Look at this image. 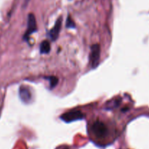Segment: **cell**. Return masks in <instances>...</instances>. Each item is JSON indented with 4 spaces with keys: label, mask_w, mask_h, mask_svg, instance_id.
I'll list each match as a JSON object with an SVG mask.
<instances>
[{
    "label": "cell",
    "mask_w": 149,
    "mask_h": 149,
    "mask_svg": "<svg viewBox=\"0 0 149 149\" xmlns=\"http://www.w3.org/2000/svg\"><path fill=\"white\" fill-rule=\"evenodd\" d=\"M91 131L93 134L98 138H104L109 133L108 128L103 122L97 121L91 126Z\"/></svg>",
    "instance_id": "cell-1"
},
{
    "label": "cell",
    "mask_w": 149,
    "mask_h": 149,
    "mask_svg": "<svg viewBox=\"0 0 149 149\" xmlns=\"http://www.w3.org/2000/svg\"><path fill=\"white\" fill-rule=\"evenodd\" d=\"M101 49L99 44H94L91 47V52L89 54V63L91 69H95L99 65L100 59Z\"/></svg>",
    "instance_id": "cell-2"
},
{
    "label": "cell",
    "mask_w": 149,
    "mask_h": 149,
    "mask_svg": "<svg viewBox=\"0 0 149 149\" xmlns=\"http://www.w3.org/2000/svg\"><path fill=\"white\" fill-rule=\"evenodd\" d=\"M60 118L66 123H71L84 119V114L80 110H72L64 113L60 116Z\"/></svg>",
    "instance_id": "cell-3"
},
{
    "label": "cell",
    "mask_w": 149,
    "mask_h": 149,
    "mask_svg": "<svg viewBox=\"0 0 149 149\" xmlns=\"http://www.w3.org/2000/svg\"><path fill=\"white\" fill-rule=\"evenodd\" d=\"M37 23H36V18L34 14L30 13L28 15V19H27V29L26 31L24 36V39L25 40H28L30 35L37 31Z\"/></svg>",
    "instance_id": "cell-4"
},
{
    "label": "cell",
    "mask_w": 149,
    "mask_h": 149,
    "mask_svg": "<svg viewBox=\"0 0 149 149\" xmlns=\"http://www.w3.org/2000/svg\"><path fill=\"white\" fill-rule=\"evenodd\" d=\"M19 97L23 102L26 104L31 102L32 101V94L29 87L24 85L21 86L19 88Z\"/></svg>",
    "instance_id": "cell-5"
},
{
    "label": "cell",
    "mask_w": 149,
    "mask_h": 149,
    "mask_svg": "<svg viewBox=\"0 0 149 149\" xmlns=\"http://www.w3.org/2000/svg\"><path fill=\"white\" fill-rule=\"evenodd\" d=\"M61 21H62V18H61V17H60V18L56 21L54 26L53 27V28L50 30L49 32H48V37H49V38L52 41L56 40L57 38L58 37L59 32L60 31H61Z\"/></svg>",
    "instance_id": "cell-6"
},
{
    "label": "cell",
    "mask_w": 149,
    "mask_h": 149,
    "mask_svg": "<svg viewBox=\"0 0 149 149\" xmlns=\"http://www.w3.org/2000/svg\"><path fill=\"white\" fill-rule=\"evenodd\" d=\"M51 51V44L49 41L44 40L40 45V52L41 54H47Z\"/></svg>",
    "instance_id": "cell-7"
},
{
    "label": "cell",
    "mask_w": 149,
    "mask_h": 149,
    "mask_svg": "<svg viewBox=\"0 0 149 149\" xmlns=\"http://www.w3.org/2000/svg\"><path fill=\"white\" fill-rule=\"evenodd\" d=\"M47 79L49 80V86L51 88H54V87L56 86V84H58V78H56L55 76H51L48 77V78H46Z\"/></svg>",
    "instance_id": "cell-8"
},
{
    "label": "cell",
    "mask_w": 149,
    "mask_h": 149,
    "mask_svg": "<svg viewBox=\"0 0 149 149\" xmlns=\"http://www.w3.org/2000/svg\"><path fill=\"white\" fill-rule=\"evenodd\" d=\"M66 26L67 28H74L75 27V24H74V21H72V19L71 18V17L69 15L67 17V23H66Z\"/></svg>",
    "instance_id": "cell-9"
},
{
    "label": "cell",
    "mask_w": 149,
    "mask_h": 149,
    "mask_svg": "<svg viewBox=\"0 0 149 149\" xmlns=\"http://www.w3.org/2000/svg\"><path fill=\"white\" fill-rule=\"evenodd\" d=\"M57 149H70V148L69 147H67V146H61V147L58 148Z\"/></svg>",
    "instance_id": "cell-10"
}]
</instances>
